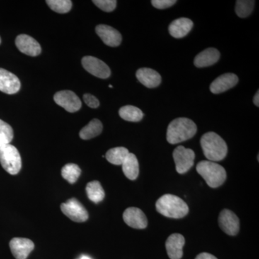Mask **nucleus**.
I'll return each instance as SVG.
<instances>
[{
    "mask_svg": "<svg viewBox=\"0 0 259 259\" xmlns=\"http://www.w3.org/2000/svg\"><path fill=\"white\" fill-rule=\"evenodd\" d=\"M136 77L140 82L148 88H155L161 82V75L150 68H141L136 72Z\"/></svg>",
    "mask_w": 259,
    "mask_h": 259,
    "instance_id": "18",
    "label": "nucleus"
},
{
    "mask_svg": "<svg viewBox=\"0 0 259 259\" xmlns=\"http://www.w3.org/2000/svg\"><path fill=\"white\" fill-rule=\"evenodd\" d=\"M197 173L211 188H217L226 180V169L221 165L210 161H202L197 165Z\"/></svg>",
    "mask_w": 259,
    "mask_h": 259,
    "instance_id": "4",
    "label": "nucleus"
},
{
    "mask_svg": "<svg viewBox=\"0 0 259 259\" xmlns=\"http://www.w3.org/2000/svg\"><path fill=\"white\" fill-rule=\"evenodd\" d=\"M97 35L108 47H117L122 42V35L116 29L106 25H99L95 28Z\"/></svg>",
    "mask_w": 259,
    "mask_h": 259,
    "instance_id": "13",
    "label": "nucleus"
},
{
    "mask_svg": "<svg viewBox=\"0 0 259 259\" xmlns=\"http://www.w3.org/2000/svg\"><path fill=\"white\" fill-rule=\"evenodd\" d=\"M253 103L255 106H259V92L257 91L256 94H255L254 97H253Z\"/></svg>",
    "mask_w": 259,
    "mask_h": 259,
    "instance_id": "34",
    "label": "nucleus"
},
{
    "mask_svg": "<svg viewBox=\"0 0 259 259\" xmlns=\"http://www.w3.org/2000/svg\"><path fill=\"white\" fill-rule=\"evenodd\" d=\"M221 57L219 51L214 48H209L199 53L194 59V64L198 68L207 67L216 64Z\"/></svg>",
    "mask_w": 259,
    "mask_h": 259,
    "instance_id": "20",
    "label": "nucleus"
},
{
    "mask_svg": "<svg viewBox=\"0 0 259 259\" xmlns=\"http://www.w3.org/2000/svg\"><path fill=\"white\" fill-rule=\"evenodd\" d=\"M20 85L18 76L0 68V91L8 95H14L20 90Z\"/></svg>",
    "mask_w": 259,
    "mask_h": 259,
    "instance_id": "14",
    "label": "nucleus"
},
{
    "mask_svg": "<svg viewBox=\"0 0 259 259\" xmlns=\"http://www.w3.org/2000/svg\"><path fill=\"white\" fill-rule=\"evenodd\" d=\"M0 163L12 175H18L22 168V160L18 150L11 144L0 149Z\"/></svg>",
    "mask_w": 259,
    "mask_h": 259,
    "instance_id": "5",
    "label": "nucleus"
},
{
    "mask_svg": "<svg viewBox=\"0 0 259 259\" xmlns=\"http://www.w3.org/2000/svg\"><path fill=\"white\" fill-rule=\"evenodd\" d=\"M79 259H91L90 258V257L88 256H85V255H83V256H81V258Z\"/></svg>",
    "mask_w": 259,
    "mask_h": 259,
    "instance_id": "35",
    "label": "nucleus"
},
{
    "mask_svg": "<svg viewBox=\"0 0 259 259\" xmlns=\"http://www.w3.org/2000/svg\"><path fill=\"white\" fill-rule=\"evenodd\" d=\"M121 118L129 122H139L144 117V113L138 107L132 105L122 107L119 110Z\"/></svg>",
    "mask_w": 259,
    "mask_h": 259,
    "instance_id": "25",
    "label": "nucleus"
},
{
    "mask_svg": "<svg viewBox=\"0 0 259 259\" xmlns=\"http://www.w3.org/2000/svg\"><path fill=\"white\" fill-rule=\"evenodd\" d=\"M197 131V125L190 119L186 117L175 119L168 126L167 141L171 144L184 142L193 138Z\"/></svg>",
    "mask_w": 259,
    "mask_h": 259,
    "instance_id": "1",
    "label": "nucleus"
},
{
    "mask_svg": "<svg viewBox=\"0 0 259 259\" xmlns=\"http://www.w3.org/2000/svg\"><path fill=\"white\" fill-rule=\"evenodd\" d=\"M173 157L177 171L179 174H185L193 166L195 154L190 148L178 146L174 151Z\"/></svg>",
    "mask_w": 259,
    "mask_h": 259,
    "instance_id": "7",
    "label": "nucleus"
},
{
    "mask_svg": "<svg viewBox=\"0 0 259 259\" xmlns=\"http://www.w3.org/2000/svg\"><path fill=\"white\" fill-rule=\"evenodd\" d=\"M0 44H1V37H0Z\"/></svg>",
    "mask_w": 259,
    "mask_h": 259,
    "instance_id": "37",
    "label": "nucleus"
},
{
    "mask_svg": "<svg viewBox=\"0 0 259 259\" xmlns=\"http://www.w3.org/2000/svg\"><path fill=\"white\" fill-rule=\"evenodd\" d=\"M15 44L20 52L28 56H37L41 53V47L38 42L33 37L25 34H22L16 37Z\"/></svg>",
    "mask_w": 259,
    "mask_h": 259,
    "instance_id": "15",
    "label": "nucleus"
},
{
    "mask_svg": "<svg viewBox=\"0 0 259 259\" xmlns=\"http://www.w3.org/2000/svg\"><path fill=\"white\" fill-rule=\"evenodd\" d=\"M193 22L190 19L181 18L174 20L169 27L168 31L170 35L175 38H182L185 37L193 28Z\"/></svg>",
    "mask_w": 259,
    "mask_h": 259,
    "instance_id": "19",
    "label": "nucleus"
},
{
    "mask_svg": "<svg viewBox=\"0 0 259 259\" xmlns=\"http://www.w3.org/2000/svg\"><path fill=\"white\" fill-rule=\"evenodd\" d=\"M156 210L162 215L175 219L185 217L189 212L188 205L185 201L170 194L160 197L156 202Z\"/></svg>",
    "mask_w": 259,
    "mask_h": 259,
    "instance_id": "2",
    "label": "nucleus"
},
{
    "mask_svg": "<svg viewBox=\"0 0 259 259\" xmlns=\"http://www.w3.org/2000/svg\"><path fill=\"white\" fill-rule=\"evenodd\" d=\"M81 170L79 166L74 163H68L65 165L61 169V175L63 178L70 184H74L81 175Z\"/></svg>",
    "mask_w": 259,
    "mask_h": 259,
    "instance_id": "26",
    "label": "nucleus"
},
{
    "mask_svg": "<svg viewBox=\"0 0 259 259\" xmlns=\"http://www.w3.org/2000/svg\"><path fill=\"white\" fill-rule=\"evenodd\" d=\"M54 99L57 105L69 112L78 111L81 107V102L79 97L69 90H64L56 93Z\"/></svg>",
    "mask_w": 259,
    "mask_h": 259,
    "instance_id": "9",
    "label": "nucleus"
},
{
    "mask_svg": "<svg viewBox=\"0 0 259 259\" xmlns=\"http://www.w3.org/2000/svg\"><path fill=\"white\" fill-rule=\"evenodd\" d=\"M195 259H218L214 255L208 253H202L197 255Z\"/></svg>",
    "mask_w": 259,
    "mask_h": 259,
    "instance_id": "33",
    "label": "nucleus"
},
{
    "mask_svg": "<svg viewBox=\"0 0 259 259\" xmlns=\"http://www.w3.org/2000/svg\"><path fill=\"white\" fill-rule=\"evenodd\" d=\"M238 82V77L232 73L221 75L214 80L210 85V91L213 94H220L228 91L230 89L236 86Z\"/></svg>",
    "mask_w": 259,
    "mask_h": 259,
    "instance_id": "17",
    "label": "nucleus"
},
{
    "mask_svg": "<svg viewBox=\"0 0 259 259\" xmlns=\"http://www.w3.org/2000/svg\"><path fill=\"white\" fill-rule=\"evenodd\" d=\"M109 88H112V85H109Z\"/></svg>",
    "mask_w": 259,
    "mask_h": 259,
    "instance_id": "36",
    "label": "nucleus"
},
{
    "mask_svg": "<svg viewBox=\"0 0 259 259\" xmlns=\"http://www.w3.org/2000/svg\"><path fill=\"white\" fill-rule=\"evenodd\" d=\"M47 3L51 10L61 14L69 13L72 7V2L70 0H48Z\"/></svg>",
    "mask_w": 259,
    "mask_h": 259,
    "instance_id": "29",
    "label": "nucleus"
},
{
    "mask_svg": "<svg viewBox=\"0 0 259 259\" xmlns=\"http://www.w3.org/2000/svg\"><path fill=\"white\" fill-rule=\"evenodd\" d=\"M61 209L65 215L74 222L83 223L88 220V210L76 199H69L67 202L61 204Z\"/></svg>",
    "mask_w": 259,
    "mask_h": 259,
    "instance_id": "6",
    "label": "nucleus"
},
{
    "mask_svg": "<svg viewBox=\"0 0 259 259\" xmlns=\"http://www.w3.org/2000/svg\"><path fill=\"white\" fill-rule=\"evenodd\" d=\"M122 171L127 179L135 180L139 175V163L134 153H130L122 164Z\"/></svg>",
    "mask_w": 259,
    "mask_h": 259,
    "instance_id": "21",
    "label": "nucleus"
},
{
    "mask_svg": "<svg viewBox=\"0 0 259 259\" xmlns=\"http://www.w3.org/2000/svg\"><path fill=\"white\" fill-rule=\"evenodd\" d=\"M81 64L83 69L90 74L100 79H107L111 75V71L109 66L105 62L94 56H84L81 60Z\"/></svg>",
    "mask_w": 259,
    "mask_h": 259,
    "instance_id": "8",
    "label": "nucleus"
},
{
    "mask_svg": "<svg viewBox=\"0 0 259 259\" xmlns=\"http://www.w3.org/2000/svg\"><path fill=\"white\" fill-rule=\"evenodd\" d=\"M102 128H103V126H102L101 121L97 120V119H93L80 131V138L83 140L93 139L101 134Z\"/></svg>",
    "mask_w": 259,
    "mask_h": 259,
    "instance_id": "22",
    "label": "nucleus"
},
{
    "mask_svg": "<svg viewBox=\"0 0 259 259\" xmlns=\"http://www.w3.org/2000/svg\"><path fill=\"white\" fill-rule=\"evenodd\" d=\"M10 248L15 258L26 259L35 248V245L28 238H14L10 242Z\"/></svg>",
    "mask_w": 259,
    "mask_h": 259,
    "instance_id": "11",
    "label": "nucleus"
},
{
    "mask_svg": "<svg viewBox=\"0 0 259 259\" xmlns=\"http://www.w3.org/2000/svg\"><path fill=\"white\" fill-rule=\"evenodd\" d=\"M200 144L204 156L209 161H222L228 153L226 141L215 133L209 132L203 135L201 138Z\"/></svg>",
    "mask_w": 259,
    "mask_h": 259,
    "instance_id": "3",
    "label": "nucleus"
},
{
    "mask_svg": "<svg viewBox=\"0 0 259 259\" xmlns=\"http://www.w3.org/2000/svg\"><path fill=\"white\" fill-rule=\"evenodd\" d=\"M177 3L175 0H152L151 4L157 9L163 10L170 8Z\"/></svg>",
    "mask_w": 259,
    "mask_h": 259,
    "instance_id": "31",
    "label": "nucleus"
},
{
    "mask_svg": "<svg viewBox=\"0 0 259 259\" xmlns=\"http://www.w3.org/2000/svg\"><path fill=\"white\" fill-rule=\"evenodd\" d=\"M14 138V133L11 126L4 121L0 120V149L10 144Z\"/></svg>",
    "mask_w": 259,
    "mask_h": 259,
    "instance_id": "27",
    "label": "nucleus"
},
{
    "mask_svg": "<svg viewBox=\"0 0 259 259\" xmlns=\"http://www.w3.org/2000/svg\"><path fill=\"white\" fill-rule=\"evenodd\" d=\"M218 223L221 229L229 236H236L239 231V219L230 209H225L221 211L218 218Z\"/></svg>",
    "mask_w": 259,
    "mask_h": 259,
    "instance_id": "10",
    "label": "nucleus"
},
{
    "mask_svg": "<svg viewBox=\"0 0 259 259\" xmlns=\"http://www.w3.org/2000/svg\"><path fill=\"white\" fill-rule=\"evenodd\" d=\"M93 3L107 13L113 11L117 6V1L115 0H94Z\"/></svg>",
    "mask_w": 259,
    "mask_h": 259,
    "instance_id": "30",
    "label": "nucleus"
},
{
    "mask_svg": "<svg viewBox=\"0 0 259 259\" xmlns=\"http://www.w3.org/2000/svg\"><path fill=\"white\" fill-rule=\"evenodd\" d=\"M129 153L128 150L126 148L116 147L109 150L105 155V157L112 164L120 166L122 164Z\"/></svg>",
    "mask_w": 259,
    "mask_h": 259,
    "instance_id": "24",
    "label": "nucleus"
},
{
    "mask_svg": "<svg viewBox=\"0 0 259 259\" xmlns=\"http://www.w3.org/2000/svg\"><path fill=\"white\" fill-rule=\"evenodd\" d=\"M185 244V237L180 233H174L167 238L166 248L168 257L171 259H181L183 255V247Z\"/></svg>",
    "mask_w": 259,
    "mask_h": 259,
    "instance_id": "16",
    "label": "nucleus"
},
{
    "mask_svg": "<svg viewBox=\"0 0 259 259\" xmlns=\"http://www.w3.org/2000/svg\"><path fill=\"white\" fill-rule=\"evenodd\" d=\"M86 192L88 198L95 203L102 202L105 197V191L98 181L89 182L87 185Z\"/></svg>",
    "mask_w": 259,
    "mask_h": 259,
    "instance_id": "23",
    "label": "nucleus"
},
{
    "mask_svg": "<svg viewBox=\"0 0 259 259\" xmlns=\"http://www.w3.org/2000/svg\"><path fill=\"white\" fill-rule=\"evenodd\" d=\"M124 221L127 226L136 229H144L148 226L146 214L137 207H129L123 212Z\"/></svg>",
    "mask_w": 259,
    "mask_h": 259,
    "instance_id": "12",
    "label": "nucleus"
},
{
    "mask_svg": "<svg viewBox=\"0 0 259 259\" xmlns=\"http://www.w3.org/2000/svg\"><path fill=\"white\" fill-rule=\"evenodd\" d=\"M255 2L253 0H238L236 5V13L240 18L249 16L254 8Z\"/></svg>",
    "mask_w": 259,
    "mask_h": 259,
    "instance_id": "28",
    "label": "nucleus"
},
{
    "mask_svg": "<svg viewBox=\"0 0 259 259\" xmlns=\"http://www.w3.org/2000/svg\"><path fill=\"white\" fill-rule=\"evenodd\" d=\"M83 101L86 103L87 105L91 108H97L100 106V101L98 99L90 94H85L83 97Z\"/></svg>",
    "mask_w": 259,
    "mask_h": 259,
    "instance_id": "32",
    "label": "nucleus"
}]
</instances>
